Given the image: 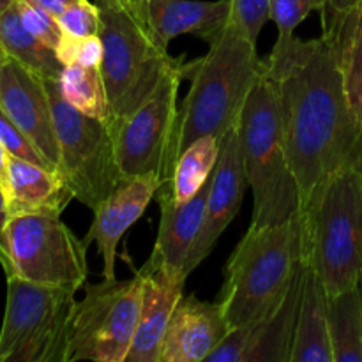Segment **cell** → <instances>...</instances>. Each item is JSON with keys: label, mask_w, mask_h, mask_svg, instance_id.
<instances>
[{"label": "cell", "mask_w": 362, "mask_h": 362, "mask_svg": "<svg viewBox=\"0 0 362 362\" xmlns=\"http://www.w3.org/2000/svg\"><path fill=\"white\" fill-rule=\"evenodd\" d=\"M59 144V173L74 200L94 211L124 179L110 124L78 112L60 94L59 80H45Z\"/></svg>", "instance_id": "9"}, {"label": "cell", "mask_w": 362, "mask_h": 362, "mask_svg": "<svg viewBox=\"0 0 362 362\" xmlns=\"http://www.w3.org/2000/svg\"><path fill=\"white\" fill-rule=\"evenodd\" d=\"M99 9L103 41L99 69L110 106L106 122H113L138 108L184 57L170 55L168 46L156 37L147 9H126L110 0H99Z\"/></svg>", "instance_id": "6"}, {"label": "cell", "mask_w": 362, "mask_h": 362, "mask_svg": "<svg viewBox=\"0 0 362 362\" xmlns=\"http://www.w3.org/2000/svg\"><path fill=\"white\" fill-rule=\"evenodd\" d=\"M14 2H16V0H0V14H2L4 11L9 9Z\"/></svg>", "instance_id": "39"}, {"label": "cell", "mask_w": 362, "mask_h": 362, "mask_svg": "<svg viewBox=\"0 0 362 362\" xmlns=\"http://www.w3.org/2000/svg\"><path fill=\"white\" fill-rule=\"evenodd\" d=\"M57 59L62 66L80 64L87 67H101L103 62V41L101 35H87V37H69L64 34L59 48L55 49Z\"/></svg>", "instance_id": "29"}, {"label": "cell", "mask_w": 362, "mask_h": 362, "mask_svg": "<svg viewBox=\"0 0 362 362\" xmlns=\"http://www.w3.org/2000/svg\"><path fill=\"white\" fill-rule=\"evenodd\" d=\"M264 67L276 87L303 209L334 173L362 165V129L346 99L332 32L315 39L278 35Z\"/></svg>", "instance_id": "1"}, {"label": "cell", "mask_w": 362, "mask_h": 362, "mask_svg": "<svg viewBox=\"0 0 362 362\" xmlns=\"http://www.w3.org/2000/svg\"><path fill=\"white\" fill-rule=\"evenodd\" d=\"M230 332L221 304L182 296L170 317L161 362H205Z\"/></svg>", "instance_id": "15"}, {"label": "cell", "mask_w": 362, "mask_h": 362, "mask_svg": "<svg viewBox=\"0 0 362 362\" xmlns=\"http://www.w3.org/2000/svg\"><path fill=\"white\" fill-rule=\"evenodd\" d=\"M11 218L18 214H62L73 193L57 170L11 156L7 177Z\"/></svg>", "instance_id": "19"}, {"label": "cell", "mask_w": 362, "mask_h": 362, "mask_svg": "<svg viewBox=\"0 0 362 362\" xmlns=\"http://www.w3.org/2000/svg\"><path fill=\"white\" fill-rule=\"evenodd\" d=\"M74 304L69 332V362H126L141 304V278L85 283Z\"/></svg>", "instance_id": "11"}, {"label": "cell", "mask_w": 362, "mask_h": 362, "mask_svg": "<svg viewBox=\"0 0 362 362\" xmlns=\"http://www.w3.org/2000/svg\"><path fill=\"white\" fill-rule=\"evenodd\" d=\"M7 59H9V57H7V53L4 52V48L0 46V73H2V67H4V64L7 62Z\"/></svg>", "instance_id": "40"}, {"label": "cell", "mask_w": 362, "mask_h": 362, "mask_svg": "<svg viewBox=\"0 0 362 362\" xmlns=\"http://www.w3.org/2000/svg\"><path fill=\"white\" fill-rule=\"evenodd\" d=\"M304 260L285 303L267 320L251 325L250 346L244 362H292L303 293Z\"/></svg>", "instance_id": "21"}, {"label": "cell", "mask_w": 362, "mask_h": 362, "mask_svg": "<svg viewBox=\"0 0 362 362\" xmlns=\"http://www.w3.org/2000/svg\"><path fill=\"white\" fill-rule=\"evenodd\" d=\"M59 88L64 99L78 112L108 120V98L99 67H87L80 64L64 66L59 76Z\"/></svg>", "instance_id": "26"}, {"label": "cell", "mask_w": 362, "mask_h": 362, "mask_svg": "<svg viewBox=\"0 0 362 362\" xmlns=\"http://www.w3.org/2000/svg\"><path fill=\"white\" fill-rule=\"evenodd\" d=\"M247 186L250 184L244 170L239 122H237V126L226 131L219 144V158L211 177L204 225L187 257L186 276H189L211 255L221 233L239 214Z\"/></svg>", "instance_id": "12"}, {"label": "cell", "mask_w": 362, "mask_h": 362, "mask_svg": "<svg viewBox=\"0 0 362 362\" xmlns=\"http://www.w3.org/2000/svg\"><path fill=\"white\" fill-rule=\"evenodd\" d=\"M136 272L141 278L140 317L126 362H161L166 327L184 296L186 279L148 264H144Z\"/></svg>", "instance_id": "16"}, {"label": "cell", "mask_w": 362, "mask_h": 362, "mask_svg": "<svg viewBox=\"0 0 362 362\" xmlns=\"http://www.w3.org/2000/svg\"><path fill=\"white\" fill-rule=\"evenodd\" d=\"M60 28L69 37H87L101 30V9L99 4L78 0L71 4L60 16H57Z\"/></svg>", "instance_id": "28"}, {"label": "cell", "mask_w": 362, "mask_h": 362, "mask_svg": "<svg viewBox=\"0 0 362 362\" xmlns=\"http://www.w3.org/2000/svg\"><path fill=\"white\" fill-rule=\"evenodd\" d=\"M110 2L126 7V9H147V0H110Z\"/></svg>", "instance_id": "38"}, {"label": "cell", "mask_w": 362, "mask_h": 362, "mask_svg": "<svg viewBox=\"0 0 362 362\" xmlns=\"http://www.w3.org/2000/svg\"><path fill=\"white\" fill-rule=\"evenodd\" d=\"M219 138L205 134L180 152L173 166L172 180L166 182L175 204L189 202L209 182L219 158Z\"/></svg>", "instance_id": "25"}, {"label": "cell", "mask_w": 362, "mask_h": 362, "mask_svg": "<svg viewBox=\"0 0 362 362\" xmlns=\"http://www.w3.org/2000/svg\"><path fill=\"white\" fill-rule=\"evenodd\" d=\"M76 292L7 276L0 362H69Z\"/></svg>", "instance_id": "7"}, {"label": "cell", "mask_w": 362, "mask_h": 362, "mask_svg": "<svg viewBox=\"0 0 362 362\" xmlns=\"http://www.w3.org/2000/svg\"><path fill=\"white\" fill-rule=\"evenodd\" d=\"M186 78V60L172 67L156 90L138 108L110 124L117 161L124 177L156 173L163 182L172 180L179 145L180 81Z\"/></svg>", "instance_id": "10"}, {"label": "cell", "mask_w": 362, "mask_h": 362, "mask_svg": "<svg viewBox=\"0 0 362 362\" xmlns=\"http://www.w3.org/2000/svg\"><path fill=\"white\" fill-rule=\"evenodd\" d=\"M209 187H211V179L202 187L200 193L186 204H175L168 184L159 187L156 200L161 207V221H159L158 239L145 264L165 269L173 274L182 276L184 279L187 278L186 262L204 225Z\"/></svg>", "instance_id": "17"}, {"label": "cell", "mask_w": 362, "mask_h": 362, "mask_svg": "<svg viewBox=\"0 0 362 362\" xmlns=\"http://www.w3.org/2000/svg\"><path fill=\"white\" fill-rule=\"evenodd\" d=\"M303 264L300 212L269 226H250L230 255L218 296L230 329L255 325L281 308Z\"/></svg>", "instance_id": "2"}, {"label": "cell", "mask_w": 362, "mask_h": 362, "mask_svg": "<svg viewBox=\"0 0 362 362\" xmlns=\"http://www.w3.org/2000/svg\"><path fill=\"white\" fill-rule=\"evenodd\" d=\"M262 67L257 42L230 18L225 30L209 42V52L186 62L191 85L179 108V154L200 136L212 134L221 140L237 126Z\"/></svg>", "instance_id": "3"}, {"label": "cell", "mask_w": 362, "mask_h": 362, "mask_svg": "<svg viewBox=\"0 0 362 362\" xmlns=\"http://www.w3.org/2000/svg\"><path fill=\"white\" fill-rule=\"evenodd\" d=\"M25 2L32 4V6L39 7V9L46 11L49 13L52 16H60L71 4L78 2V0H25Z\"/></svg>", "instance_id": "35"}, {"label": "cell", "mask_w": 362, "mask_h": 362, "mask_svg": "<svg viewBox=\"0 0 362 362\" xmlns=\"http://www.w3.org/2000/svg\"><path fill=\"white\" fill-rule=\"evenodd\" d=\"M9 152L6 151V147L0 141V186H4L7 189V177H9Z\"/></svg>", "instance_id": "37"}, {"label": "cell", "mask_w": 362, "mask_h": 362, "mask_svg": "<svg viewBox=\"0 0 362 362\" xmlns=\"http://www.w3.org/2000/svg\"><path fill=\"white\" fill-rule=\"evenodd\" d=\"M163 184L165 182L156 173L124 177L94 209V219L85 235V244H98L103 258V279L115 278V258L120 239L141 218Z\"/></svg>", "instance_id": "14"}, {"label": "cell", "mask_w": 362, "mask_h": 362, "mask_svg": "<svg viewBox=\"0 0 362 362\" xmlns=\"http://www.w3.org/2000/svg\"><path fill=\"white\" fill-rule=\"evenodd\" d=\"M322 30L334 35L346 99L362 129V0L345 16L322 27Z\"/></svg>", "instance_id": "23"}, {"label": "cell", "mask_w": 362, "mask_h": 362, "mask_svg": "<svg viewBox=\"0 0 362 362\" xmlns=\"http://www.w3.org/2000/svg\"><path fill=\"white\" fill-rule=\"evenodd\" d=\"M251 325L230 329L228 334L212 350L205 362H244L247 346H250Z\"/></svg>", "instance_id": "33"}, {"label": "cell", "mask_w": 362, "mask_h": 362, "mask_svg": "<svg viewBox=\"0 0 362 362\" xmlns=\"http://www.w3.org/2000/svg\"><path fill=\"white\" fill-rule=\"evenodd\" d=\"M0 106L59 172V144L45 80L18 60L7 59L0 73Z\"/></svg>", "instance_id": "13"}, {"label": "cell", "mask_w": 362, "mask_h": 362, "mask_svg": "<svg viewBox=\"0 0 362 362\" xmlns=\"http://www.w3.org/2000/svg\"><path fill=\"white\" fill-rule=\"evenodd\" d=\"M359 2L361 0H325V9L320 13L322 27L334 23L336 20L345 16L349 11H352Z\"/></svg>", "instance_id": "34"}, {"label": "cell", "mask_w": 362, "mask_h": 362, "mask_svg": "<svg viewBox=\"0 0 362 362\" xmlns=\"http://www.w3.org/2000/svg\"><path fill=\"white\" fill-rule=\"evenodd\" d=\"M16 4L25 28H27L32 35H35L39 41L48 45L49 48H59L60 41L64 39V32L62 28H60L57 18L52 16L49 13H46V11L39 9V7L32 6V4L25 2V0H16Z\"/></svg>", "instance_id": "30"}, {"label": "cell", "mask_w": 362, "mask_h": 362, "mask_svg": "<svg viewBox=\"0 0 362 362\" xmlns=\"http://www.w3.org/2000/svg\"><path fill=\"white\" fill-rule=\"evenodd\" d=\"M303 258L329 296L362 281V165L331 177L300 209Z\"/></svg>", "instance_id": "4"}, {"label": "cell", "mask_w": 362, "mask_h": 362, "mask_svg": "<svg viewBox=\"0 0 362 362\" xmlns=\"http://www.w3.org/2000/svg\"><path fill=\"white\" fill-rule=\"evenodd\" d=\"M325 9V0H271L269 20L278 27V35H293L296 28L311 13Z\"/></svg>", "instance_id": "27"}, {"label": "cell", "mask_w": 362, "mask_h": 362, "mask_svg": "<svg viewBox=\"0 0 362 362\" xmlns=\"http://www.w3.org/2000/svg\"><path fill=\"white\" fill-rule=\"evenodd\" d=\"M11 219V211H9V197H7V189L4 186H0V235L6 230L7 223Z\"/></svg>", "instance_id": "36"}, {"label": "cell", "mask_w": 362, "mask_h": 362, "mask_svg": "<svg viewBox=\"0 0 362 362\" xmlns=\"http://www.w3.org/2000/svg\"><path fill=\"white\" fill-rule=\"evenodd\" d=\"M271 0H232V20L240 25L253 42L258 41L265 21L269 20Z\"/></svg>", "instance_id": "32"}, {"label": "cell", "mask_w": 362, "mask_h": 362, "mask_svg": "<svg viewBox=\"0 0 362 362\" xmlns=\"http://www.w3.org/2000/svg\"><path fill=\"white\" fill-rule=\"evenodd\" d=\"M0 46L9 59L18 60L42 80H59L64 66L57 59L55 49L25 28L16 2L0 14Z\"/></svg>", "instance_id": "22"}, {"label": "cell", "mask_w": 362, "mask_h": 362, "mask_svg": "<svg viewBox=\"0 0 362 362\" xmlns=\"http://www.w3.org/2000/svg\"><path fill=\"white\" fill-rule=\"evenodd\" d=\"M87 247L59 214H18L0 235V262L7 276L78 292L87 283Z\"/></svg>", "instance_id": "8"}, {"label": "cell", "mask_w": 362, "mask_h": 362, "mask_svg": "<svg viewBox=\"0 0 362 362\" xmlns=\"http://www.w3.org/2000/svg\"><path fill=\"white\" fill-rule=\"evenodd\" d=\"M292 362H334L329 334V293L306 262Z\"/></svg>", "instance_id": "20"}, {"label": "cell", "mask_w": 362, "mask_h": 362, "mask_svg": "<svg viewBox=\"0 0 362 362\" xmlns=\"http://www.w3.org/2000/svg\"><path fill=\"white\" fill-rule=\"evenodd\" d=\"M239 138L247 184L253 189L250 226L278 225L296 216L300 211L299 187L283 140L276 87L265 67L244 103Z\"/></svg>", "instance_id": "5"}, {"label": "cell", "mask_w": 362, "mask_h": 362, "mask_svg": "<svg viewBox=\"0 0 362 362\" xmlns=\"http://www.w3.org/2000/svg\"><path fill=\"white\" fill-rule=\"evenodd\" d=\"M329 334L334 362H362V281L329 296Z\"/></svg>", "instance_id": "24"}, {"label": "cell", "mask_w": 362, "mask_h": 362, "mask_svg": "<svg viewBox=\"0 0 362 362\" xmlns=\"http://www.w3.org/2000/svg\"><path fill=\"white\" fill-rule=\"evenodd\" d=\"M232 16V0H147L148 25L168 46L179 35H194L209 45Z\"/></svg>", "instance_id": "18"}, {"label": "cell", "mask_w": 362, "mask_h": 362, "mask_svg": "<svg viewBox=\"0 0 362 362\" xmlns=\"http://www.w3.org/2000/svg\"><path fill=\"white\" fill-rule=\"evenodd\" d=\"M0 141L6 147V151L9 152V156L14 158L27 159V161L35 163V165L46 166V168H52L48 161H46L45 156L39 152V148L32 144L30 138L9 119L6 112L0 106ZM53 170V168H52Z\"/></svg>", "instance_id": "31"}]
</instances>
